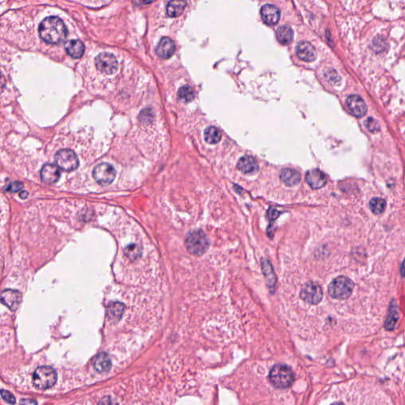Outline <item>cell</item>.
<instances>
[{
    "instance_id": "1",
    "label": "cell",
    "mask_w": 405,
    "mask_h": 405,
    "mask_svg": "<svg viewBox=\"0 0 405 405\" xmlns=\"http://www.w3.org/2000/svg\"><path fill=\"white\" fill-rule=\"evenodd\" d=\"M40 37L46 43L57 45L66 39L67 30L65 24L60 17L56 16L47 17L39 26Z\"/></svg>"
},
{
    "instance_id": "2",
    "label": "cell",
    "mask_w": 405,
    "mask_h": 405,
    "mask_svg": "<svg viewBox=\"0 0 405 405\" xmlns=\"http://www.w3.org/2000/svg\"><path fill=\"white\" fill-rule=\"evenodd\" d=\"M269 381L275 388L287 389L295 381V374L290 366L284 364H277L273 366L269 373Z\"/></svg>"
},
{
    "instance_id": "3",
    "label": "cell",
    "mask_w": 405,
    "mask_h": 405,
    "mask_svg": "<svg viewBox=\"0 0 405 405\" xmlns=\"http://www.w3.org/2000/svg\"><path fill=\"white\" fill-rule=\"evenodd\" d=\"M209 240L202 230H194L189 233L185 239V246L188 251L194 256H202L209 247Z\"/></svg>"
},
{
    "instance_id": "4",
    "label": "cell",
    "mask_w": 405,
    "mask_h": 405,
    "mask_svg": "<svg viewBox=\"0 0 405 405\" xmlns=\"http://www.w3.org/2000/svg\"><path fill=\"white\" fill-rule=\"evenodd\" d=\"M354 283L346 276H339L331 282L328 292L331 298L338 300L348 299L353 292Z\"/></svg>"
},
{
    "instance_id": "5",
    "label": "cell",
    "mask_w": 405,
    "mask_h": 405,
    "mask_svg": "<svg viewBox=\"0 0 405 405\" xmlns=\"http://www.w3.org/2000/svg\"><path fill=\"white\" fill-rule=\"evenodd\" d=\"M57 380V372L51 366H40L33 373V385L39 390L51 388L56 384Z\"/></svg>"
},
{
    "instance_id": "6",
    "label": "cell",
    "mask_w": 405,
    "mask_h": 405,
    "mask_svg": "<svg viewBox=\"0 0 405 405\" xmlns=\"http://www.w3.org/2000/svg\"><path fill=\"white\" fill-rule=\"evenodd\" d=\"M55 161L57 166L66 172L74 171L79 165V161L75 153L69 149L59 150L55 156Z\"/></svg>"
},
{
    "instance_id": "7",
    "label": "cell",
    "mask_w": 405,
    "mask_h": 405,
    "mask_svg": "<svg viewBox=\"0 0 405 405\" xmlns=\"http://www.w3.org/2000/svg\"><path fill=\"white\" fill-rule=\"evenodd\" d=\"M96 67L106 75L114 74L118 68V61L110 52H102L95 58Z\"/></svg>"
},
{
    "instance_id": "8",
    "label": "cell",
    "mask_w": 405,
    "mask_h": 405,
    "mask_svg": "<svg viewBox=\"0 0 405 405\" xmlns=\"http://www.w3.org/2000/svg\"><path fill=\"white\" fill-rule=\"evenodd\" d=\"M93 177L98 184L106 186L115 179L116 170L108 163H101L93 169Z\"/></svg>"
},
{
    "instance_id": "9",
    "label": "cell",
    "mask_w": 405,
    "mask_h": 405,
    "mask_svg": "<svg viewBox=\"0 0 405 405\" xmlns=\"http://www.w3.org/2000/svg\"><path fill=\"white\" fill-rule=\"evenodd\" d=\"M300 296L308 303L316 305L322 300V289L318 284L315 282H308L302 286Z\"/></svg>"
},
{
    "instance_id": "10",
    "label": "cell",
    "mask_w": 405,
    "mask_h": 405,
    "mask_svg": "<svg viewBox=\"0 0 405 405\" xmlns=\"http://www.w3.org/2000/svg\"><path fill=\"white\" fill-rule=\"evenodd\" d=\"M346 104H347L349 112L354 117L360 118L366 115L367 107L363 99L360 96L354 95V94L349 96L346 100Z\"/></svg>"
},
{
    "instance_id": "11",
    "label": "cell",
    "mask_w": 405,
    "mask_h": 405,
    "mask_svg": "<svg viewBox=\"0 0 405 405\" xmlns=\"http://www.w3.org/2000/svg\"><path fill=\"white\" fill-rule=\"evenodd\" d=\"M263 22L268 26H274L277 24L280 18V11L276 6L272 4H266L260 10Z\"/></svg>"
},
{
    "instance_id": "12",
    "label": "cell",
    "mask_w": 405,
    "mask_h": 405,
    "mask_svg": "<svg viewBox=\"0 0 405 405\" xmlns=\"http://www.w3.org/2000/svg\"><path fill=\"white\" fill-rule=\"evenodd\" d=\"M1 301L11 310H17L22 301V295L15 290H5L1 294Z\"/></svg>"
},
{
    "instance_id": "13",
    "label": "cell",
    "mask_w": 405,
    "mask_h": 405,
    "mask_svg": "<svg viewBox=\"0 0 405 405\" xmlns=\"http://www.w3.org/2000/svg\"><path fill=\"white\" fill-rule=\"evenodd\" d=\"M306 180L312 189H318L325 186L327 183L326 176L320 169H311L306 173Z\"/></svg>"
},
{
    "instance_id": "14",
    "label": "cell",
    "mask_w": 405,
    "mask_h": 405,
    "mask_svg": "<svg viewBox=\"0 0 405 405\" xmlns=\"http://www.w3.org/2000/svg\"><path fill=\"white\" fill-rule=\"evenodd\" d=\"M41 178L42 181L45 184H54L58 181L60 178V168L53 164H46L43 165L41 170Z\"/></svg>"
},
{
    "instance_id": "15",
    "label": "cell",
    "mask_w": 405,
    "mask_h": 405,
    "mask_svg": "<svg viewBox=\"0 0 405 405\" xmlns=\"http://www.w3.org/2000/svg\"><path fill=\"white\" fill-rule=\"evenodd\" d=\"M296 53L299 59L306 62H312L316 57V49L308 42H299L296 47Z\"/></svg>"
},
{
    "instance_id": "16",
    "label": "cell",
    "mask_w": 405,
    "mask_h": 405,
    "mask_svg": "<svg viewBox=\"0 0 405 405\" xmlns=\"http://www.w3.org/2000/svg\"><path fill=\"white\" fill-rule=\"evenodd\" d=\"M175 48V44L170 38L163 37L157 46L156 53L161 58L168 59L174 54Z\"/></svg>"
},
{
    "instance_id": "17",
    "label": "cell",
    "mask_w": 405,
    "mask_h": 405,
    "mask_svg": "<svg viewBox=\"0 0 405 405\" xmlns=\"http://www.w3.org/2000/svg\"><path fill=\"white\" fill-rule=\"evenodd\" d=\"M238 168L243 174H253L258 171L259 166L255 158L251 156H244L239 160Z\"/></svg>"
},
{
    "instance_id": "18",
    "label": "cell",
    "mask_w": 405,
    "mask_h": 405,
    "mask_svg": "<svg viewBox=\"0 0 405 405\" xmlns=\"http://www.w3.org/2000/svg\"><path fill=\"white\" fill-rule=\"evenodd\" d=\"M67 54L73 58H80L84 54L85 45L79 40H71L65 43Z\"/></svg>"
},
{
    "instance_id": "19",
    "label": "cell",
    "mask_w": 405,
    "mask_h": 405,
    "mask_svg": "<svg viewBox=\"0 0 405 405\" xmlns=\"http://www.w3.org/2000/svg\"><path fill=\"white\" fill-rule=\"evenodd\" d=\"M282 181L287 186H295L301 181V174L293 169H284L280 174Z\"/></svg>"
},
{
    "instance_id": "20",
    "label": "cell",
    "mask_w": 405,
    "mask_h": 405,
    "mask_svg": "<svg viewBox=\"0 0 405 405\" xmlns=\"http://www.w3.org/2000/svg\"><path fill=\"white\" fill-rule=\"evenodd\" d=\"M93 366L98 372H108L110 370L111 366H112L110 358L107 354H99L93 361Z\"/></svg>"
},
{
    "instance_id": "21",
    "label": "cell",
    "mask_w": 405,
    "mask_h": 405,
    "mask_svg": "<svg viewBox=\"0 0 405 405\" xmlns=\"http://www.w3.org/2000/svg\"><path fill=\"white\" fill-rule=\"evenodd\" d=\"M124 305L121 302H113V303L109 304L107 309V315H108V318L110 319L111 321H120L121 318L122 316L124 315Z\"/></svg>"
},
{
    "instance_id": "22",
    "label": "cell",
    "mask_w": 405,
    "mask_h": 405,
    "mask_svg": "<svg viewBox=\"0 0 405 405\" xmlns=\"http://www.w3.org/2000/svg\"><path fill=\"white\" fill-rule=\"evenodd\" d=\"M276 37L280 43L284 45H289L293 41L294 33L292 29L288 26H280L276 31Z\"/></svg>"
},
{
    "instance_id": "23",
    "label": "cell",
    "mask_w": 405,
    "mask_h": 405,
    "mask_svg": "<svg viewBox=\"0 0 405 405\" xmlns=\"http://www.w3.org/2000/svg\"><path fill=\"white\" fill-rule=\"evenodd\" d=\"M187 2L184 1H171L167 5V15L169 17H175L180 15L184 8L186 7Z\"/></svg>"
},
{
    "instance_id": "24",
    "label": "cell",
    "mask_w": 405,
    "mask_h": 405,
    "mask_svg": "<svg viewBox=\"0 0 405 405\" xmlns=\"http://www.w3.org/2000/svg\"><path fill=\"white\" fill-rule=\"evenodd\" d=\"M398 311H397V305L395 301H392L390 305V312H389L388 317L386 319L385 323V327L389 331L394 330L395 326L397 325L398 321Z\"/></svg>"
},
{
    "instance_id": "25",
    "label": "cell",
    "mask_w": 405,
    "mask_h": 405,
    "mask_svg": "<svg viewBox=\"0 0 405 405\" xmlns=\"http://www.w3.org/2000/svg\"><path fill=\"white\" fill-rule=\"evenodd\" d=\"M204 137H205L207 143L210 144H216L221 139L222 134L220 131L215 127H209L205 131Z\"/></svg>"
},
{
    "instance_id": "26",
    "label": "cell",
    "mask_w": 405,
    "mask_h": 405,
    "mask_svg": "<svg viewBox=\"0 0 405 405\" xmlns=\"http://www.w3.org/2000/svg\"><path fill=\"white\" fill-rule=\"evenodd\" d=\"M370 208L375 215H380L386 210V202L381 198H374L370 202Z\"/></svg>"
},
{
    "instance_id": "27",
    "label": "cell",
    "mask_w": 405,
    "mask_h": 405,
    "mask_svg": "<svg viewBox=\"0 0 405 405\" xmlns=\"http://www.w3.org/2000/svg\"><path fill=\"white\" fill-rule=\"evenodd\" d=\"M178 98L184 102H190L195 98V93L192 87L184 86L178 90Z\"/></svg>"
},
{
    "instance_id": "28",
    "label": "cell",
    "mask_w": 405,
    "mask_h": 405,
    "mask_svg": "<svg viewBox=\"0 0 405 405\" xmlns=\"http://www.w3.org/2000/svg\"><path fill=\"white\" fill-rule=\"evenodd\" d=\"M142 248L138 244H131L124 249L125 256L131 260H136L141 255Z\"/></svg>"
},
{
    "instance_id": "29",
    "label": "cell",
    "mask_w": 405,
    "mask_h": 405,
    "mask_svg": "<svg viewBox=\"0 0 405 405\" xmlns=\"http://www.w3.org/2000/svg\"><path fill=\"white\" fill-rule=\"evenodd\" d=\"M372 47L373 49L376 52H384V50H386V41L381 37H376L373 41Z\"/></svg>"
},
{
    "instance_id": "30",
    "label": "cell",
    "mask_w": 405,
    "mask_h": 405,
    "mask_svg": "<svg viewBox=\"0 0 405 405\" xmlns=\"http://www.w3.org/2000/svg\"><path fill=\"white\" fill-rule=\"evenodd\" d=\"M365 125L371 133H377L380 131V125L378 122L373 117H369L365 121Z\"/></svg>"
},
{
    "instance_id": "31",
    "label": "cell",
    "mask_w": 405,
    "mask_h": 405,
    "mask_svg": "<svg viewBox=\"0 0 405 405\" xmlns=\"http://www.w3.org/2000/svg\"><path fill=\"white\" fill-rule=\"evenodd\" d=\"M1 396L5 401H7V403L11 404V405L15 404V398L14 397L13 394H11V392H8V391L2 390Z\"/></svg>"
},
{
    "instance_id": "32",
    "label": "cell",
    "mask_w": 405,
    "mask_h": 405,
    "mask_svg": "<svg viewBox=\"0 0 405 405\" xmlns=\"http://www.w3.org/2000/svg\"><path fill=\"white\" fill-rule=\"evenodd\" d=\"M22 188H23V184L22 182L15 181L9 184L7 188V192H11V193H15L17 191L21 190Z\"/></svg>"
},
{
    "instance_id": "33",
    "label": "cell",
    "mask_w": 405,
    "mask_h": 405,
    "mask_svg": "<svg viewBox=\"0 0 405 405\" xmlns=\"http://www.w3.org/2000/svg\"><path fill=\"white\" fill-rule=\"evenodd\" d=\"M21 405H37V402L32 399H23L21 401Z\"/></svg>"
},
{
    "instance_id": "34",
    "label": "cell",
    "mask_w": 405,
    "mask_h": 405,
    "mask_svg": "<svg viewBox=\"0 0 405 405\" xmlns=\"http://www.w3.org/2000/svg\"><path fill=\"white\" fill-rule=\"evenodd\" d=\"M99 405H112V403H111L110 399H103V400H102V401H101V402H100Z\"/></svg>"
},
{
    "instance_id": "35",
    "label": "cell",
    "mask_w": 405,
    "mask_h": 405,
    "mask_svg": "<svg viewBox=\"0 0 405 405\" xmlns=\"http://www.w3.org/2000/svg\"><path fill=\"white\" fill-rule=\"evenodd\" d=\"M401 272L402 276L405 277V260H404L402 265H401Z\"/></svg>"
},
{
    "instance_id": "36",
    "label": "cell",
    "mask_w": 405,
    "mask_h": 405,
    "mask_svg": "<svg viewBox=\"0 0 405 405\" xmlns=\"http://www.w3.org/2000/svg\"><path fill=\"white\" fill-rule=\"evenodd\" d=\"M20 196H21V198H22V199H25V198L28 196V193H27V192H22V193H20Z\"/></svg>"
},
{
    "instance_id": "37",
    "label": "cell",
    "mask_w": 405,
    "mask_h": 405,
    "mask_svg": "<svg viewBox=\"0 0 405 405\" xmlns=\"http://www.w3.org/2000/svg\"><path fill=\"white\" fill-rule=\"evenodd\" d=\"M331 405H345V404L342 403V402H340V401H337V402H335V403L331 404Z\"/></svg>"
}]
</instances>
